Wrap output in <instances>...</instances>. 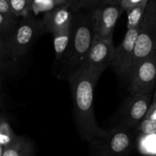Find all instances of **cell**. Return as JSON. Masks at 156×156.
I'll return each instance as SVG.
<instances>
[{
  "instance_id": "cell-1",
  "label": "cell",
  "mask_w": 156,
  "mask_h": 156,
  "mask_svg": "<svg viewBox=\"0 0 156 156\" xmlns=\"http://www.w3.org/2000/svg\"><path fill=\"white\" fill-rule=\"evenodd\" d=\"M100 76L82 66L67 79L71 88L76 129L81 139L87 143L105 131L97 123L94 111V91Z\"/></svg>"
},
{
  "instance_id": "cell-2",
  "label": "cell",
  "mask_w": 156,
  "mask_h": 156,
  "mask_svg": "<svg viewBox=\"0 0 156 156\" xmlns=\"http://www.w3.org/2000/svg\"><path fill=\"white\" fill-rule=\"evenodd\" d=\"M94 38L90 14L74 12L71 24V36L68 49L59 62L57 76L68 79L82 66Z\"/></svg>"
},
{
  "instance_id": "cell-3",
  "label": "cell",
  "mask_w": 156,
  "mask_h": 156,
  "mask_svg": "<svg viewBox=\"0 0 156 156\" xmlns=\"http://www.w3.org/2000/svg\"><path fill=\"white\" fill-rule=\"evenodd\" d=\"M93 156H127L135 146L133 130L114 126L88 143Z\"/></svg>"
},
{
  "instance_id": "cell-4",
  "label": "cell",
  "mask_w": 156,
  "mask_h": 156,
  "mask_svg": "<svg viewBox=\"0 0 156 156\" xmlns=\"http://www.w3.org/2000/svg\"><path fill=\"white\" fill-rule=\"evenodd\" d=\"M44 31L41 20L31 12L23 16L12 33L5 38L9 56L17 61L28 52L37 37Z\"/></svg>"
},
{
  "instance_id": "cell-5",
  "label": "cell",
  "mask_w": 156,
  "mask_h": 156,
  "mask_svg": "<svg viewBox=\"0 0 156 156\" xmlns=\"http://www.w3.org/2000/svg\"><path fill=\"white\" fill-rule=\"evenodd\" d=\"M156 50V0H149L140 23L132 62L126 79L143 59Z\"/></svg>"
},
{
  "instance_id": "cell-6",
  "label": "cell",
  "mask_w": 156,
  "mask_h": 156,
  "mask_svg": "<svg viewBox=\"0 0 156 156\" xmlns=\"http://www.w3.org/2000/svg\"><path fill=\"white\" fill-rule=\"evenodd\" d=\"M152 92L146 91L129 94L118 110L115 126L134 130L137 125L144 119L152 104Z\"/></svg>"
},
{
  "instance_id": "cell-7",
  "label": "cell",
  "mask_w": 156,
  "mask_h": 156,
  "mask_svg": "<svg viewBox=\"0 0 156 156\" xmlns=\"http://www.w3.org/2000/svg\"><path fill=\"white\" fill-rule=\"evenodd\" d=\"M124 10L119 3H108L99 5L90 13L94 36L113 38L114 27Z\"/></svg>"
},
{
  "instance_id": "cell-8",
  "label": "cell",
  "mask_w": 156,
  "mask_h": 156,
  "mask_svg": "<svg viewBox=\"0 0 156 156\" xmlns=\"http://www.w3.org/2000/svg\"><path fill=\"white\" fill-rule=\"evenodd\" d=\"M128 92L153 91L156 85V50L143 59L129 76Z\"/></svg>"
},
{
  "instance_id": "cell-9",
  "label": "cell",
  "mask_w": 156,
  "mask_h": 156,
  "mask_svg": "<svg viewBox=\"0 0 156 156\" xmlns=\"http://www.w3.org/2000/svg\"><path fill=\"white\" fill-rule=\"evenodd\" d=\"M140 26L126 30L123 40L114 50L111 66L117 76L126 79L133 57Z\"/></svg>"
},
{
  "instance_id": "cell-10",
  "label": "cell",
  "mask_w": 156,
  "mask_h": 156,
  "mask_svg": "<svg viewBox=\"0 0 156 156\" xmlns=\"http://www.w3.org/2000/svg\"><path fill=\"white\" fill-rule=\"evenodd\" d=\"M115 47L113 38H100L94 36V41L86 60L82 66H85L95 74L101 76L108 66H111Z\"/></svg>"
},
{
  "instance_id": "cell-11",
  "label": "cell",
  "mask_w": 156,
  "mask_h": 156,
  "mask_svg": "<svg viewBox=\"0 0 156 156\" xmlns=\"http://www.w3.org/2000/svg\"><path fill=\"white\" fill-rule=\"evenodd\" d=\"M74 11L72 5H62L44 14L42 24L44 31L52 34L68 30L71 27Z\"/></svg>"
},
{
  "instance_id": "cell-12",
  "label": "cell",
  "mask_w": 156,
  "mask_h": 156,
  "mask_svg": "<svg viewBox=\"0 0 156 156\" xmlns=\"http://www.w3.org/2000/svg\"><path fill=\"white\" fill-rule=\"evenodd\" d=\"M34 145L29 138L17 136L14 141L4 147L2 156H34Z\"/></svg>"
},
{
  "instance_id": "cell-13",
  "label": "cell",
  "mask_w": 156,
  "mask_h": 156,
  "mask_svg": "<svg viewBox=\"0 0 156 156\" xmlns=\"http://www.w3.org/2000/svg\"><path fill=\"white\" fill-rule=\"evenodd\" d=\"M70 36H71V27L68 30L53 34L55 59L56 63H59L65 55L69 44Z\"/></svg>"
},
{
  "instance_id": "cell-14",
  "label": "cell",
  "mask_w": 156,
  "mask_h": 156,
  "mask_svg": "<svg viewBox=\"0 0 156 156\" xmlns=\"http://www.w3.org/2000/svg\"><path fill=\"white\" fill-rule=\"evenodd\" d=\"M149 1H146L142 2L134 7L131 8L128 11H126L127 14V21H126V28L127 30L138 27L140 23L143 21V16L146 12Z\"/></svg>"
},
{
  "instance_id": "cell-15",
  "label": "cell",
  "mask_w": 156,
  "mask_h": 156,
  "mask_svg": "<svg viewBox=\"0 0 156 156\" xmlns=\"http://www.w3.org/2000/svg\"><path fill=\"white\" fill-rule=\"evenodd\" d=\"M69 5L61 2L59 0H32L30 12L34 15L41 13H46L59 6Z\"/></svg>"
},
{
  "instance_id": "cell-16",
  "label": "cell",
  "mask_w": 156,
  "mask_h": 156,
  "mask_svg": "<svg viewBox=\"0 0 156 156\" xmlns=\"http://www.w3.org/2000/svg\"><path fill=\"white\" fill-rule=\"evenodd\" d=\"M17 136L9 120L5 117H0V144L4 147L7 146L14 141Z\"/></svg>"
},
{
  "instance_id": "cell-17",
  "label": "cell",
  "mask_w": 156,
  "mask_h": 156,
  "mask_svg": "<svg viewBox=\"0 0 156 156\" xmlns=\"http://www.w3.org/2000/svg\"><path fill=\"white\" fill-rule=\"evenodd\" d=\"M12 13L17 18H22L30 12L32 0H8Z\"/></svg>"
},
{
  "instance_id": "cell-18",
  "label": "cell",
  "mask_w": 156,
  "mask_h": 156,
  "mask_svg": "<svg viewBox=\"0 0 156 156\" xmlns=\"http://www.w3.org/2000/svg\"><path fill=\"white\" fill-rule=\"evenodd\" d=\"M20 20L9 18L0 12V37L3 38L7 37L18 25Z\"/></svg>"
},
{
  "instance_id": "cell-19",
  "label": "cell",
  "mask_w": 156,
  "mask_h": 156,
  "mask_svg": "<svg viewBox=\"0 0 156 156\" xmlns=\"http://www.w3.org/2000/svg\"><path fill=\"white\" fill-rule=\"evenodd\" d=\"M140 136L156 135V120L144 118L134 129Z\"/></svg>"
},
{
  "instance_id": "cell-20",
  "label": "cell",
  "mask_w": 156,
  "mask_h": 156,
  "mask_svg": "<svg viewBox=\"0 0 156 156\" xmlns=\"http://www.w3.org/2000/svg\"><path fill=\"white\" fill-rule=\"evenodd\" d=\"M106 0H77L73 7L74 12H80L82 10L91 9L105 4Z\"/></svg>"
},
{
  "instance_id": "cell-21",
  "label": "cell",
  "mask_w": 156,
  "mask_h": 156,
  "mask_svg": "<svg viewBox=\"0 0 156 156\" xmlns=\"http://www.w3.org/2000/svg\"><path fill=\"white\" fill-rule=\"evenodd\" d=\"M0 12L12 19H20V18H17L13 15L8 0H0Z\"/></svg>"
},
{
  "instance_id": "cell-22",
  "label": "cell",
  "mask_w": 156,
  "mask_h": 156,
  "mask_svg": "<svg viewBox=\"0 0 156 156\" xmlns=\"http://www.w3.org/2000/svg\"><path fill=\"white\" fill-rule=\"evenodd\" d=\"M7 59H10L11 61H12L9 56L5 38L0 37V64L4 63L7 61Z\"/></svg>"
},
{
  "instance_id": "cell-23",
  "label": "cell",
  "mask_w": 156,
  "mask_h": 156,
  "mask_svg": "<svg viewBox=\"0 0 156 156\" xmlns=\"http://www.w3.org/2000/svg\"><path fill=\"white\" fill-rule=\"evenodd\" d=\"M146 1H149V0H120L119 1V4L120 5L124 12H126L131 8L134 7V6L140 4L142 2H144Z\"/></svg>"
},
{
  "instance_id": "cell-24",
  "label": "cell",
  "mask_w": 156,
  "mask_h": 156,
  "mask_svg": "<svg viewBox=\"0 0 156 156\" xmlns=\"http://www.w3.org/2000/svg\"><path fill=\"white\" fill-rule=\"evenodd\" d=\"M144 118L156 120V101H152Z\"/></svg>"
},
{
  "instance_id": "cell-25",
  "label": "cell",
  "mask_w": 156,
  "mask_h": 156,
  "mask_svg": "<svg viewBox=\"0 0 156 156\" xmlns=\"http://www.w3.org/2000/svg\"><path fill=\"white\" fill-rule=\"evenodd\" d=\"M61 2H62L65 5H72L73 7H74L75 4H76V1L77 0H59Z\"/></svg>"
},
{
  "instance_id": "cell-26",
  "label": "cell",
  "mask_w": 156,
  "mask_h": 156,
  "mask_svg": "<svg viewBox=\"0 0 156 156\" xmlns=\"http://www.w3.org/2000/svg\"><path fill=\"white\" fill-rule=\"evenodd\" d=\"M119 1L120 0H106L105 4H108V3H118Z\"/></svg>"
},
{
  "instance_id": "cell-27",
  "label": "cell",
  "mask_w": 156,
  "mask_h": 156,
  "mask_svg": "<svg viewBox=\"0 0 156 156\" xmlns=\"http://www.w3.org/2000/svg\"><path fill=\"white\" fill-rule=\"evenodd\" d=\"M3 152H4V146L0 144V156H2Z\"/></svg>"
},
{
  "instance_id": "cell-28",
  "label": "cell",
  "mask_w": 156,
  "mask_h": 156,
  "mask_svg": "<svg viewBox=\"0 0 156 156\" xmlns=\"http://www.w3.org/2000/svg\"><path fill=\"white\" fill-rule=\"evenodd\" d=\"M152 101H156V85L155 88V91H154L153 97H152Z\"/></svg>"
},
{
  "instance_id": "cell-29",
  "label": "cell",
  "mask_w": 156,
  "mask_h": 156,
  "mask_svg": "<svg viewBox=\"0 0 156 156\" xmlns=\"http://www.w3.org/2000/svg\"><path fill=\"white\" fill-rule=\"evenodd\" d=\"M2 105V92H1V83H0V106Z\"/></svg>"
},
{
  "instance_id": "cell-30",
  "label": "cell",
  "mask_w": 156,
  "mask_h": 156,
  "mask_svg": "<svg viewBox=\"0 0 156 156\" xmlns=\"http://www.w3.org/2000/svg\"></svg>"
}]
</instances>
